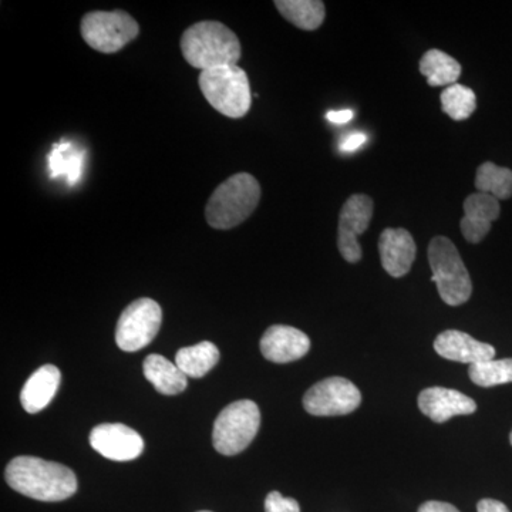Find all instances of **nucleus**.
Here are the masks:
<instances>
[{
    "label": "nucleus",
    "mask_w": 512,
    "mask_h": 512,
    "mask_svg": "<svg viewBox=\"0 0 512 512\" xmlns=\"http://www.w3.org/2000/svg\"><path fill=\"white\" fill-rule=\"evenodd\" d=\"M5 478L13 490L45 503L67 500L77 491L76 474L69 467L32 456L13 458Z\"/></svg>",
    "instance_id": "nucleus-1"
},
{
    "label": "nucleus",
    "mask_w": 512,
    "mask_h": 512,
    "mask_svg": "<svg viewBox=\"0 0 512 512\" xmlns=\"http://www.w3.org/2000/svg\"><path fill=\"white\" fill-rule=\"evenodd\" d=\"M181 52L188 64L205 72L215 67L237 64L242 49L238 36L228 26L205 20L185 30L181 37Z\"/></svg>",
    "instance_id": "nucleus-2"
},
{
    "label": "nucleus",
    "mask_w": 512,
    "mask_h": 512,
    "mask_svg": "<svg viewBox=\"0 0 512 512\" xmlns=\"http://www.w3.org/2000/svg\"><path fill=\"white\" fill-rule=\"evenodd\" d=\"M259 200L261 185L256 178L247 173L235 174L211 195L205 208V217L212 228H235L251 217Z\"/></svg>",
    "instance_id": "nucleus-3"
},
{
    "label": "nucleus",
    "mask_w": 512,
    "mask_h": 512,
    "mask_svg": "<svg viewBox=\"0 0 512 512\" xmlns=\"http://www.w3.org/2000/svg\"><path fill=\"white\" fill-rule=\"evenodd\" d=\"M198 84L208 103L229 119H242L251 109V87L245 70L238 64L205 70Z\"/></svg>",
    "instance_id": "nucleus-4"
},
{
    "label": "nucleus",
    "mask_w": 512,
    "mask_h": 512,
    "mask_svg": "<svg viewBox=\"0 0 512 512\" xmlns=\"http://www.w3.org/2000/svg\"><path fill=\"white\" fill-rule=\"evenodd\" d=\"M427 254L433 271L431 281L437 285L440 298L450 306L466 303L473 284L456 245L446 237H436L431 239Z\"/></svg>",
    "instance_id": "nucleus-5"
},
{
    "label": "nucleus",
    "mask_w": 512,
    "mask_h": 512,
    "mask_svg": "<svg viewBox=\"0 0 512 512\" xmlns=\"http://www.w3.org/2000/svg\"><path fill=\"white\" fill-rule=\"evenodd\" d=\"M261 426V412L251 400H239L225 407L214 423L212 444L222 456L242 453L255 439Z\"/></svg>",
    "instance_id": "nucleus-6"
},
{
    "label": "nucleus",
    "mask_w": 512,
    "mask_h": 512,
    "mask_svg": "<svg viewBox=\"0 0 512 512\" xmlns=\"http://www.w3.org/2000/svg\"><path fill=\"white\" fill-rule=\"evenodd\" d=\"M80 30L87 45L97 52L111 55L136 39L140 26L123 10H113L87 13L83 16Z\"/></svg>",
    "instance_id": "nucleus-7"
},
{
    "label": "nucleus",
    "mask_w": 512,
    "mask_h": 512,
    "mask_svg": "<svg viewBox=\"0 0 512 512\" xmlns=\"http://www.w3.org/2000/svg\"><path fill=\"white\" fill-rule=\"evenodd\" d=\"M161 322L163 311L156 301L141 298L131 302L117 322V346L124 352H137L146 348L156 339Z\"/></svg>",
    "instance_id": "nucleus-8"
},
{
    "label": "nucleus",
    "mask_w": 512,
    "mask_h": 512,
    "mask_svg": "<svg viewBox=\"0 0 512 512\" xmlns=\"http://www.w3.org/2000/svg\"><path fill=\"white\" fill-rule=\"evenodd\" d=\"M362 403V393L343 377H329L316 383L303 397V407L312 416H345Z\"/></svg>",
    "instance_id": "nucleus-9"
},
{
    "label": "nucleus",
    "mask_w": 512,
    "mask_h": 512,
    "mask_svg": "<svg viewBox=\"0 0 512 512\" xmlns=\"http://www.w3.org/2000/svg\"><path fill=\"white\" fill-rule=\"evenodd\" d=\"M373 217V200L356 194L346 200L339 215L338 248L345 261L356 264L362 259L360 235L369 228Z\"/></svg>",
    "instance_id": "nucleus-10"
},
{
    "label": "nucleus",
    "mask_w": 512,
    "mask_h": 512,
    "mask_svg": "<svg viewBox=\"0 0 512 512\" xmlns=\"http://www.w3.org/2000/svg\"><path fill=\"white\" fill-rule=\"evenodd\" d=\"M90 446L113 461L136 460L143 454L144 440L136 430L120 423H106L94 427Z\"/></svg>",
    "instance_id": "nucleus-11"
},
{
    "label": "nucleus",
    "mask_w": 512,
    "mask_h": 512,
    "mask_svg": "<svg viewBox=\"0 0 512 512\" xmlns=\"http://www.w3.org/2000/svg\"><path fill=\"white\" fill-rule=\"evenodd\" d=\"M311 349V340L302 330L286 325L266 329L261 339V352L274 363H291L302 359Z\"/></svg>",
    "instance_id": "nucleus-12"
},
{
    "label": "nucleus",
    "mask_w": 512,
    "mask_h": 512,
    "mask_svg": "<svg viewBox=\"0 0 512 512\" xmlns=\"http://www.w3.org/2000/svg\"><path fill=\"white\" fill-rule=\"evenodd\" d=\"M419 409L436 423H446L451 417L476 413L477 403L457 390L429 387L420 393Z\"/></svg>",
    "instance_id": "nucleus-13"
},
{
    "label": "nucleus",
    "mask_w": 512,
    "mask_h": 512,
    "mask_svg": "<svg viewBox=\"0 0 512 512\" xmlns=\"http://www.w3.org/2000/svg\"><path fill=\"white\" fill-rule=\"evenodd\" d=\"M379 252L384 271L393 278H402L412 269L417 247L406 229L387 228L380 235Z\"/></svg>",
    "instance_id": "nucleus-14"
},
{
    "label": "nucleus",
    "mask_w": 512,
    "mask_h": 512,
    "mask_svg": "<svg viewBox=\"0 0 512 512\" xmlns=\"http://www.w3.org/2000/svg\"><path fill=\"white\" fill-rule=\"evenodd\" d=\"M500 214V201L497 198L483 192L468 195L464 201V217L460 221L463 237L471 244L483 241Z\"/></svg>",
    "instance_id": "nucleus-15"
},
{
    "label": "nucleus",
    "mask_w": 512,
    "mask_h": 512,
    "mask_svg": "<svg viewBox=\"0 0 512 512\" xmlns=\"http://www.w3.org/2000/svg\"><path fill=\"white\" fill-rule=\"evenodd\" d=\"M434 350L444 359L451 360V362L467 363L470 366L493 360L495 356L493 346L478 342L461 330L453 329L446 330L437 336L434 340Z\"/></svg>",
    "instance_id": "nucleus-16"
},
{
    "label": "nucleus",
    "mask_w": 512,
    "mask_h": 512,
    "mask_svg": "<svg viewBox=\"0 0 512 512\" xmlns=\"http://www.w3.org/2000/svg\"><path fill=\"white\" fill-rule=\"evenodd\" d=\"M62 382V373L53 365H45L37 369L20 393V403L29 414L42 412L55 399Z\"/></svg>",
    "instance_id": "nucleus-17"
},
{
    "label": "nucleus",
    "mask_w": 512,
    "mask_h": 512,
    "mask_svg": "<svg viewBox=\"0 0 512 512\" xmlns=\"http://www.w3.org/2000/svg\"><path fill=\"white\" fill-rule=\"evenodd\" d=\"M144 376L158 393L165 396L183 393L187 389L188 377L180 367L161 355H150L143 363Z\"/></svg>",
    "instance_id": "nucleus-18"
},
{
    "label": "nucleus",
    "mask_w": 512,
    "mask_h": 512,
    "mask_svg": "<svg viewBox=\"0 0 512 512\" xmlns=\"http://www.w3.org/2000/svg\"><path fill=\"white\" fill-rule=\"evenodd\" d=\"M86 154L70 141H60L49 154V170L52 178L63 177L67 185H76L83 177Z\"/></svg>",
    "instance_id": "nucleus-19"
},
{
    "label": "nucleus",
    "mask_w": 512,
    "mask_h": 512,
    "mask_svg": "<svg viewBox=\"0 0 512 512\" xmlns=\"http://www.w3.org/2000/svg\"><path fill=\"white\" fill-rule=\"evenodd\" d=\"M218 360H220V350L208 340L180 349L175 355V365L180 367L185 376L192 379H200L207 375L217 365Z\"/></svg>",
    "instance_id": "nucleus-20"
},
{
    "label": "nucleus",
    "mask_w": 512,
    "mask_h": 512,
    "mask_svg": "<svg viewBox=\"0 0 512 512\" xmlns=\"http://www.w3.org/2000/svg\"><path fill=\"white\" fill-rule=\"evenodd\" d=\"M420 73L431 87L453 86L461 76V64L447 53L431 49L421 57Z\"/></svg>",
    "instance_id": "nucleus-21"
},
{
    "label": "nucleus",
    "mask_w": 512,
    "mask_h": 512,
    "mask_svg": "<svg viewBox=\"0 0 512 512\" xmlns=\"http://www.w3.org/2000/svg\"><path fill=\"white\" fill-rule=\"evenodd\" d=\"M276 9L296 28L316 30L325 20V3L320 0H276Z\"/></svg>",
    "instance_id": "nucleus-22"
},
{
    "label": "nucleus",
    "mask_w": 512,
    "mask_h": 512,
    "mask_svg": "<svg viewBox=\"0 0 512 512\" xmlns=\"http://www.w3.org/2000/svg\"><path fill=\"white\" fill-rule=\"evenodd\" d=\"M476 188L498 201L508 200L512 195V171L494 163L481 164L477 170Z\"/></svg>",
    "instance_id": "nucleus-23"
},
{
    "label": "nucleus",
    "mask_w": 512,
    "mask_h": 512,
    "mask_svg": "<svg viewBox=\"0 0 512 512\" xmlns=\"http://www.w3.org/2000/svg\"><path fill=\"white\" fill-rule=\"evenodd\" d=\"M441 107L448 117L456 121L470 119L477 109L476 93L463 84H453L443 90L440 96Z\"/></svg>",
    "instance_id": "nucleus-24"
},
{
    "label": "nucleus",
    "mask_w": 512,
    "mask_h": 512,
    "mask_svg": "<svg viewBox=\"0 0 512 512\" xmlns=\"http://www.w3.org/2000/svg\"><path fill=\"white\" fill-rule=\"evenodd\" d=\"M471 382L481 387H494L512 383V359L487 360L471 365L468 370Z\"/></svg>",
    "instance_id": "nucleus-25"
},
{
    "label": "nucleus",
    "mask_w": 512,
    "mask_h": 512,
    "mask_svg": "<svg viewBox=\"0 0 512 512\" xmlns=\"http://www.w3.org/2000/svg\"><path fill=\"white\" fill-rule=\"evenodd\" d=\"M265 512H301L298 501L286 498L278 491L266 495Z\"/></svg>",
    "instance_id": "nucleus-26"
},
{
    "label": "nucleus",
    "mask_w": 512,
    "mask_h": 512,
    "mask_svg": "<svg viewBox=\"0 0 512 512\" xmlns=\"http://www.w3.org/2000/svg\"><path fill=\"white\" fill-rule=\"evenodd\" d=\"M367 143V136L365 133H353L346 137L345 140L340 143L339 150L342 153H353V151L359 150L360 147L365 146Z\"/></svg>",
    "instance_id": "nucleus-27"
},
{
    "label": "nucleus",
    "mask_w": 512,
    "mask_h": 512,
    "mask_svg": "<svg viewBox=\"0 0 512 512\" xmlns=\"http://www.w3.org/2000/svg\"><path fill=\"white\" fill-rule=\"evenodd\" d=\"M419 512H460L454 505L443 501H427L419 508Z\"/></svg>",
    "instance_id": "nucleus-28"
},
{
    "label": "nucleus",
    "mask_w": 512,
    "mask_h": 512,
    "mask_svg": "<svg viewBox=\"0 0 512 512\" xmlns=\"http://www.w3.org/2000/svg\"><path fill=\"white\" fill-rule=\"evenodd\" d=\"M478 512H510L507 505L501 503V501L491 500V498H485L477 504Z\"/></svg>",
    "instance_id": "nucleus-29"
},
{
    "label": "nucleus",
    "mask_w": 512,
    "mask_h": 512,
    "mask_svg": "<svg viewBox=\"0 0 512 512\" xmlns=\"http://www.w3.org/2000/svg\"><path fill=\"white\" fill-rule=\"evenodd\" d=\"M326 119L333 124H346L353 119V111L352 110H332L326 114Z\"/></svg>",
    "instance_id": "nucleus-30"
},
{
    "label": "nucleus",
    "mask_w": 512,
    "mask_h": 512,
    "mask_svg": "<svg viewBox=\"0 0 512 512\" xmlns=\"http://www.w3.org/2000/svg\"><path fill=\"white\" fill-rule=\"evenodd\" d=\"M510 443H511V446H512V431H511V436H510Z\"/></svg>",
    "instance_id": "nucleus-31"
},
{
    "label": "nucleus",
    "mask_w": 512,
    "mask_h": 512,
    "mask_svg": "<svg viewBox=\"0 0 512 512\" xmlns=\"http://www.w3.org/2000/svg\"><path fill=\"white\" fill-rule=\"evenodd\" d=\"M198 512H211V511H198Z\"/></svg>",
    "instance_id": "nucleus-32"
}]
</instances>
